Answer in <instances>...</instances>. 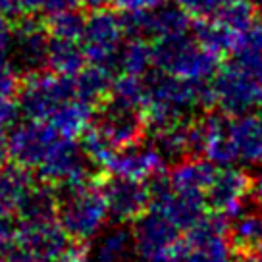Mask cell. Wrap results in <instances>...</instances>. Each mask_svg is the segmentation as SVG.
Listing matches in <instances>:
<instances>
[{
  "instance_id": "9c48e42d",
  "label": "cell",
  "mask_w": 262,
  "mask_h": 262,
  "mask_svg": "<svg viewBox=\"0 0 262 262\" xmlns=\"http://www.w3.org/2000/svg\"><path fill=\"white\" fill-rule=\"evenodd\" d=\"M8 137V156L14 164L25 168H39L47 158L50 148L62 137L50 122L45 120H27L24 123H16Z\"/></svg>"
},
{
  "instance_id": "4316f807",
  "label": "cell",
  "mask_w": 262,
  "mask_h": 262,
  "mask_svg": "<svg viewBox=\"0 0 262 262\" xmlns=\"http://www.w3.org/2000/svg\"><path fill=\"white\" fill-rule=\"evenodd\" d=\"M87 54L85 49L77 41H68V39H56L52 37L49 45V58L47 66L54 74L60 75H77L87 64Z\"/></svg>"
},
{
  "instance_id": "bcb514c9",
  "label": "cell",
  "mask_w": 262,
  "mask_h": 262,
  "mask_svg": "<svg viewBox=\"0 0 262 262\" xmlns=\"http://www.w3.org/2000/svg\"><path fill=\"white\" fill-rule=\"evenodd\" d=\"M75 2L89 10H97V8H104L108 2H112V0H75Z\"/></svg>"
},
{
  "instance_id": "6da1fadb",
  "label": "cell",
  "mask_w": 262,
  "mask_h": 262,
  "mask_svg": "<svg viewBox=\"0 0 262 262\" xmlns=\"http://www.w3.org/2000/svg\"><path fill=\"white\" fill-rule=\"evenodd\" d=\"M216 104L229 118L249 114L262 104V52H231L214 74Z\"/></svg>"
},
{
  "instance_id": "7402d4cb",
  "label": "cell",
  "mask_w": 262,
  "mask_h": 262,
  "mask_svg": "<svg viewBox=\"0 0 262 262\" xmlns=\"http://www.w3.org/2000/svg\"><path fill=\"white\" fill-rule=\"evenodd\" d=\"M93 114H95V106L75 97L62 102L50 114V118L47 122H50V125L62 137L75 139V137H81L83 131L93 123Z\"/></svg>"
},
{
  "instance_id": "2e32d148",
  "label": "cell",
  "mask_w": 262,
  "mask_h": 262,
  "mask_svg": "<svg viewBox=\"0 0 262 262\" xmlns=\"http://www.w3.org/2000/svg\"><path fill=\"white\" fill-rule=\"evenodd\" d=\"M70 235L56 220L21 222L17 226V247L37 254L47 262H54L70 245Z\"/></svg>"
},
{
  "instance_id": "cb8c5ba5",
  "label": "cell",
  "mask_w": 262,
  "mask_h": 262,
  "mask_svg": "<svg viewBox=\"0 0 262 262\" xmlns=\"http://www.w3.org/2000/svg\"><path fill=\"white\" fill-rule=\"evenodd\" d=\"M229 241L239 254L262 247V210L245 208L229 220Z\"/></svg>"
},
{
  "instance_id": "8fae6325",
  "label": "cell",
  "mask_w": 262,
  "mask_h": 262,
  "mask_svg": "<svg viewBox=\"0 0 262 262\" xmlns=\"http://www.w3.org/2000/svg\"><path fill=\"white\" fill-rule=\"evenodd\" d=\"M108 205V214L116 224L135 222L150 206L148 189L143 181L112 176L98 180Z\"/></svg>"
},
{
  "instance_id": "d590c367",
  "label": "cell",
  "mask_w": 262,
  "mask_h": 262,
  "mask_svg": "<svg viewBox=\"0 0 262 262\" xmlns=\"http://www.w3.org/2000/svg\"><path fill=\"white\" fill-rule=\"evenodd\" d=\"M226 0H176L191 17H214Z\"/></svg>"
},
{
  "instance_id": "816d5d0a",
  "label": "cell",
  "mask_w": 262,
  "mask_h": 262,
  "mask_svg": "<svg viewBox=\"0 0 262 262\" xmlns=\"http://www.w3.org/2000/svg\"><path fill=\"white\" fill-rule=\"evenodd\" d=\"M127 262H131V260H127Z\"/></svg>"
},
{
  "instance_id": "74e56055",
  "label": "cell",
  "mask_w": 262,
  "mask_h": 262,
  "mask_svg": "<svg viewBox=\"0 0 262 262\" xmlns=\"http://www.w3.org/2000/svg\"><path fill=\"white\" fill-rule=\"evenodd\" d=\"M54 262H93V251L87 241H74L66 247V251Z\"/></svg>"
},
{
  "instance_id": "681fc988",
  "label": "cell",
  "mask_w": 262,
  "mask_h": 262,
  "mask_svg": "<svg viewBox=\"0 0 262 262\" xmlns=\"http://www.w3.org/2000/svg\"><path fill=\"white\" fill-rule=\"evenodd\" d=\"M0 262H8V258L6 256H0Z\"/></svg>"
},
{
  "instance_id": "ac0fdd59",
  "label": "cell",
  "mask_w": 262,
  "mask_h": 262,
  "mask_svg": "<svg viewBox=\"0 0 262 262\" xmlns=\"http://www.w3.org/2000/svg\"><path fill=\"white\" fill-rule=\"evenodd\" d=\"M152 208L162 210L170 220L181 229L187 231L206 214V193L203 191H178L173 189L162 201L152 203Z\"/></svg>"
},
{
  "instance_id": "ba28073f",
  "label": "cell",
  "mask_w": 262,
  "mask_h": 262,
  "mask_svg": "<svg viewBox=\"0 0 262 262\" xmlns=\"http://www.w3.org/2000/svg\"><path fill=\"white\" fill-rule=\"evenodd\" d=\"M87 162L89 160L83 155L79 143L70 137H60L37 168V173L41 181L54 185L58 191H68L91 181Z\"/></svg>"
},
{
  "instance_id": "f1b7e54d",
  "label": "cell",
  "mask_w": 262,
  "mask_h": 262,
  "mask_svg": "<svg viewBox=\"0 0 262 262\" xmlns=\"http://www.w3.org/2000/svg\"><path fill=\"white\" fill-rule=\"evenodd\" d=\"M150 66H155L152 45H148L145 37H129V41L122 45L116 58V70H120L122 74L145 75Z\"/></svg>"
},
{
  "instance_id": "ab89813d",
  "label": "cell",
  "mask_w": 262,
  "mask_h": 262,
  "mask_svg": "<svg viewBox=\"0 0 262 262\" xmlns=\"http://www.w3.org/2000/svg\"><path fill=\"white\" fill-rule=\"evenodd\" d=\"M112 4L123 14H131V12L158 8V6L166 4V0H112Z\"/></svg>"
},
{
  "instance_id": "ffe728a7",
  "label": "cell",
  "mask_w": 262,
  "mask_h": 262,
  "mask_svg": "<svg viewBox=\"0 0 262 262\" xmlns=\"http://www.w3.org/2000/svg\"><path fill=\"white\" fill-rule=\"evenodd\" d=\"M229 133L239 152V160L262 164V120L258 116H235L229 123Z\"/></svg>"
},
{
  "instance_id": "60d3db41",
  "label": "cell",
  "mask_w": 262,
  "mask_h": 262,
  "mask_svg": "<svg viewBox=\"0 0 262 262\" xmlns=\"http://www.w3.org/2000/svg\"><path fill=\"white\" fill-rule=\"evenodd\" d=\"M12 45H14V27L10 25L8 16L0 14V56H6Z\"/></svg>"
},
{
  "instance_id": "f35d334b",
  "label": "cell",
  "mask_w": 262,
  "mask_h": 262,
  "mask_svg": "<svg viewBox=\"0 0 262 262\" xmlns=\"http://www.w3.org/2000/svg\"><path fill=\"white\" fill-rule=\"evenodd\" d=\"M19 112V104L12 97L0 95V131L6 127H14L17 122Z\"/></svg>"
},
{
  "instance_id": "30bf717a",
  "label": "cell",
  "mask_w": 262,
  "mask_h": 262,
  "mask_svg": "<svg viewBox=\"0 0 262 262\" xmlns=\"http://www.w3.org/2000/svg\"><path fill=\"white\" fill-rule=\"evenodd\" d=\"M253 178L233 166L218 168L212 183L206 189V205L214 212L228 216L229 220L247 208V196L253 195Z\"/></svg>"
},
{
  "instance_id": "7dc6e473",
  "label": "cell",
  "mask_w": 262,
  "mask_h": 262,
  "mask_svg": "<svg viewBox=\"0 0 262 262\" xmlns=\"http://www.w3.org/2000/svg\"><path fill=\"white\" fill-rule=\"evenodd\" d=\"M253 195H254V199H256V203L262 206V172L258 173L253 181Z\"/></svg>"
},
{
  "instance_id": "c3c4849f",
  "label": "cell",
  "mask_w": 262,
  "mask_h": 262,
  "mask_svg": "<svg viewBox=\"0 0 262 262\" xmlns=\"http://www.w3.org/2000/svg\"><path fill=\"white\" fill-rule=\"evenodd\" d=\"M256 116H258V118H260V120H262V104H260V106H258V114H256Z\"/></svg>"
},
{
  "instance_id": "5b68a950",
  "label": "cell",
  "mask_w": 262,
  "mask_h": 262,
  "mask_svg": "<svg viewBox=\"0 0 262 262\" xmlns=\"http://www.w3.org/2000/svg\"><path fill=\"white\" fill-rule=\"evenodd\" d=\"M19 112L27 120H49L50 114L56 110L62 102L75 98V77L74 75L60 74H45L35 72L27 74L21 87H19Z\"/></svg>"
},
{
  "instance_id": "f907efd6",
  "label": "cell",
  "mask_w": 262,
  "mask_h": 262,
  "mask_svg": "<svg viewBox=\"0 0 262 262\" xmlns=\"http://www.w3.org/2000/svg\"><path fill=\"white\" fill-rule=\"evenodd\" d=\"M0 166H2V160H0ZM0 172H2V168H0Z\"/></svg>"
},
{
  "instance_id": "e0dca14e",
  "label": "cell",
  "mask_w": 262,
  "mask_h": 262,
  "mask_svg": "<svg viewBox=\"0 0 262 262\" xmlns=\"http://www.w3.org/2000/svg\"><path fill=\"white\" fill-rule=\"evenodd\" d=\"M229 120L224 112H206L201 118V125L205 131V150L203 155L218 168L233 166L239 160V152L229 133Z\"/></svg>"
},
{
  "instance_id": "d6986e66",
  "label": "cell",
  "mask_w": 262,
  "mask_h": 262,
  "mask_svg": "<svg viewBox=\"0 0 262 262\" xmlns=\"http://www.w3.org/2000/svg\"><path fill=\"white\" fill-rule=\"evenodd\" d=\"M21 222H50L58 220L60 212V193L54 185L42 181V185H35L25 193L21 203L16 208Z\"/></svg>"
},
{
  "instance_id": "5bb4252c",
  "label": "cell",
  "mask_w": 262,
  "mask_h": 262,
  "mask_svg": "<svg viewBox=\"0 0 262 262\" xmlns=\"http://www.w3.org/2000/svg\"><path fill=\"white\" fill-rule=\"evenodd\" d=\"M95 122L102 127V131L118 148L139 143L147 133V125L139 108L125 106L114 100H104L98 106Z\"/></svg>"
},
{
  "instance_id": "83f0119b",
  "label": "cell",
  "mask_w": 262,
  "mask_h": 262,
  "mask_svg": "<svg viewBox=\"0 0 262 262\" xmlns=\"http://www.w3.org/2000/svg\"><path fill=\"white\" fill-rule=\"evenodd\" d=\"M33 183L35 181L29 168L19 164H12L8 168H4L0 172V208L14 212Z\"/></svg>"
},
{
  "instance_id": "4dcf8cb0",
  "label": "cell",
  "mask_w": 262,
  "mask_h": 262,
  "mask_svg": "<svg viewBox=\"0 0 262 262\" xmlns=\"http://www.w3.org/2000/svg\"><path fill=\"white\" fill-rule=\"evenodd\" d=\"M147 97V83L143 75H133V74H122L116 77L112 83V91H110V100L125 104L131 108H143Z\"/></svg>"
},
{
  "instance_id": "d6a6232c",
  "label": "cell",
  "mask_w": 262,
  "mask_h": 262,
  "mask_svg": "<svg viewBox=\"0 0 262 262\" xmlns=\"http://www.w3.org/2000/svg\"><path fill=\"white\" fill-rule=\"evenodd\" d=\"M254 6L256 4L253 0H226L214 17L220 19L224 25H228L231 31L241 33L256 21Z\"/></svg>"
},
{
  "instance_id": "3957f363",
  "label": "cell",
  "mask_w": 262,
  "mask_h": 262,
  "mask_svg": "<svg viewBox=\"0 0 262 262\" xmlns=\"http://www.w3.org/2000/svg\"><path fill=\"white\" fill-rule=\"evenodd\" d=\"M155 68L189 81L208 79L218 72V56L201 47L187 33L168 35L152 42Z\"/></svg>"
},
{
  "instance_id": "b9f144b4",
  "label": "cell",
  "mask_w": 262,
  "mask_h": 262,
  "mask_svg": "<svg viewBox=\"0 0 262 262\" xmlns=\"http://www.w3.org/2000/svg\"><path fill=\"white\" fill-rule=\"evenodd\" d=\"M8 262H47L42 260V258H39L37 254L29 253V251H25V249H21V247H14L12 251L8 253Z\"/></svg>"
},
{
  "instance_id": "52a82bcc",
  "label": "cell",
  "mask_w": 262,
  "mask_h": 262,
  "mask_svg": "<svg viewBox=\"0 0 262 262\" xmlns=\"http://www.w3.org/2000/svg\"><path fill=\"white\" fill-rule=\"evenodd\" d=\"M125 19L116 12L97 8L87 16L85 33H83V49L91 64H104L116 72V58L123 45Z\"/></svg>"
},
{
  "instance_id": "603a6c76",
  "label": "cell",
  "mask_w": 262,
  "mask_h": 262,
  "mask_svg": "<svg viewBox=\"0 0 262 262\" xmlns=\"http://www.w3.org/2000/svg\"><path fill=\"white\" fill-rule=\"evenodd\" d=\"M114 70L104 64H91L89 68H83L75 77V93L77 98L89 102L93 106H100L112 91L114 83Z\"/></svg>"
},
{
  "instance_id": "8d00e7d4",
  "label": "cell",
  "mask_w": 262,
  "mask_h": 262,
  "mask_svg": "<svg viewBox=\"0 0 262 262\" xmlns=\"http://www.w3.org/2000/svg\"><path fill=\"white\" fill-rule=\"evenodd\" d=\"M17 245V228L8 210L0 208V256H8V253Z\"/></svg>"
},
{
  "instance_id": "277c9868",
  "label": "cell",
  "mask_w": 262,
  "mask_h": 262,
  "mask_svg": "<svg viewBox=\"0 0 262 262\" xmlns=\"http://www.w3.org/2000/svg\"><path fill=\"white\" fill-rule=\"evenodd\" d=\"M229 218L220 212L205 214L176 249V262H233Z\"/></svg>"
},
{
  "instance_id": "4fadbf2b",
  "label": "cell",
  "mask_w": 262,
  "mask_h": 262,
  "mask_svg": "<svg viewBox=\"0 0 262 262\" xmlns=\"http://www.w3.org/2000/svg\"><path fill=\"white\" fill-rule=\"evenodd\" d=\"M49 29L31 14L24 16L14 27L16 68L25 74L41 72L49 58Z\"/></svg>"
},
{
  "instance_id": "836d02e7",
  "label": "cell",
  "mask_w": 262,
  "mask_h": 262,
  "mask_svg": "<svg viewBox=\"0 0 262 262\" xmlns=\"http://www.w3.org/2000/svg\"><path fill=\"white\" fill-rule=\"evenodd\" d=\"M231 52H262V24L254 21L245 31L237 33Z\"/></svg>"
},
{
  "instance_id": "9a60e30c",
  "label": "cell",
  "mask_w": 262,
  "mask_h": 262,
  "mask_svg": "<svg viewBox=\"0 0 262 262\" xmlns=\"http://www.w3.org/2000/svg\"><path fill=\"white\" fill-rule=\"evenodd\" d=\"M164 164L166 160L162 158L160 150L156 148L152 141L150 143L139 141V143L118 148L104 170H108V173H112V176H120V178L147 181L155 173L162 172Z\"/></svg>"
},
{
  "instance_id": "8992f818",
  "label": "cell",
  "mask_w": 262,
  "mask_h": 262,
  "mask_svg": "<svg viewBox=\"0 0 262 262\" xmlns=\"http://www.w3.org/2000/svg\"><path fill=\"white\" fill-rule=\"evenodd\" d=\"M133 245L139 262H176L181 229L162 210L148 206L133 222Z\"/></svg>"
},
{
  "instance_id": "7c38bea8",
  "label": "cell",
  "mask_w": 262,
  "mask_h": 262,
  "mask_svg": "<svg viewBox=\"0 0 262 262\" xmlns=\"http://www.w3.org/2000/svg\"><path fill=\"white\" fill-rule=\"evenodd\" d=\"M189 14L180 4L168 6L162 4L158 8L143 10V12H131L125 14V31L129 37H145V39H160L168 35H180L187 33L191 27Z\"/></svg>"
},
{
  "instance_id": "484cf974",
  "label": "cell",
  "mask_w": 262,
  "mask_h": 262,
  "mask_svg": "<svg viewBox=\"0 0 262 262\" xmlns=\"http://www.w3.org/2000/svg\"><path fill=\"white\" fill-rule=\"evenodd\" d=\"M193 37L201 47L214 52L216 56L231 52L235 47L237 33L231 31L228 25H224L216 17H199L196 21L191 24Z\"/></svg>"
},
{
  "instance_id": "7a4b0ae2",
  "label": "cell",
  "mask_w": 262,
  "mask_h": 262,
  "mask_svg": "<svg viewBox=\"0 0 262 262\" xmlns=\"http://www.w3.org/2000/svg\"><path fill=\"white\" fill-rule=\"evenodd\" d=\"M60 212L58 222L74 241H91L100 235L106 226L108 205L100 183L89 181L79 187L58 191Z\"/></svg>"
},
{
  "instance_id": "d4e9b609",
  "label": "cell",
  "mask_w": 262,
  "mask_h": 262,
  "mask_svg": "<svg viewBox=\"0 0 262 262\" xmlns=\"http://www.w3.org/2000/svg\"><path fill=\"white\" fill-rule=\"evenodd\" d=\"M133 245V231L123 224L106 229L97 239V245L93 247V262H127Z\"/></svg>"
},
{
  "instance_id": "f546056e",
  "label": "cell",
  "mask_w": 262,
  "mask_h": 262,
  "mask_svg": "<svg viewBox=\"0 0 262 262\" xmlns=\"http://www.w3.org/2000/svg\"><path fill=\"white\" fill-rule=\"evenodd\" d=\"M79 145H81V150L83 155L87 156V160L91 164L102 166V168H106L108 162L112 160V156L118 150V147L110 141V137L102 131V127L97 122H93L83 131Z\"/></svg>"
},
{
  "instance_id": "1f68e13d",
  "label": "cell",
  "mask_w": 262,
  "mask_h": 262,
  "mask_svg": "<svg viewBox=\"0 0 262 262\" xmlns=\"http://www.w3.org/2000/svg\"><path fill=\"white\" fill-rule=\"evenodd\" d=\"M85 24H87V17L83 16L79 10L68 8L49 16L47 29L56 39L79 41L83 39V33H85Z\"/></svg>"
},
{
  "instance_id": "e575fe53",
  "label": "cell",
  "mask_w": 262,
  "mask_h": 262,
  "mask_svg": "<svg viewBox=\"0 0 262 262\" xmlns=\"http://www.w3.org/2000/svg\"><path fill=\"white\" fill-rule=\"evenodd\" d=\"M21 87V79L17 75L16 64H10L6 56H0V95L6 97H14L19 93Z\"/></svg>"
},
{
  "instance_id": "44dd1931",
  "label": "cell",
  "mask_w": 262,
  "mask_h": 262,
  "mask_svg": "<svg viewBox=\"0 0 262 262\" xmlns=\"http://www.w3.org/2000/svg\"><path fill=\"white\" fill-rule=\"evenodd\" d=\"M218 166H214L208 158L187 156L172 166L170 180L173 189L178 191H203L206 193L208 185L212 183Z\"/></svg>"
},
{
  "instance_id": "7bdbcfd3",
  "label": "cell",
  "mask_w": 262,
  "mask_h": 262,
  "mask_svg": "<svg viewBox=\"0 0 262 262\" xmlns=\"http://www.w3.org/2000/svg\"><path fill=\"white\" fill-rule=\"evenodd\" d=\"M19 2V10L24 14H37L42 10V2L45 0H17Z\"/></svg>"
},
{
  "instance_id": "ee69618b",
  "label": "cell",
  "mask_w": 262,
  "mask_h": 262,
  "mask_svg": "<svg viewBox=\"0 0 262 262\" xmlns=\"http://www.w3.org/2000/svg\"><path fill=\"white\" fill-rule=\"evenodd\" d=\"M21 10H19V2L17 0H0V14H4V16H16L19 14Z\"/></svg>"
},
{
  "instance_id": "f6af8a7d",
  "label": "cell",
  "mask_w": 262,
  "mask_h": 262,
  "mask_svg": "<svg viewBox=\"0 0 262 262\" xmlns=\"http://www.w3.org/2000/svg\"><path fill=\"white\" fill-rule=\"evenodd\" d=\"M237 262H262V247L253 249V251H249V253L239 254Z\"/></svg>"
}]
</instances>
